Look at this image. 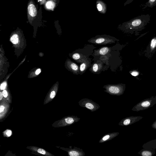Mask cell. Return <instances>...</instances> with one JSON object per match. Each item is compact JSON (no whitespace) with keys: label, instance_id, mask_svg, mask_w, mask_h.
Wrapping results in <instances>:
<instances>
[{"label":"cell","instance_id":"obj_1","mask_svg":"<svg viewBox=\"0 0 156 156\" xmlns=\"http://www.w3.org/2000/svg\"><path fill=\"white\" fill-rule=\"evenodd\" d=\"M150 17L151 16L149 14H142L122 23L119 27L125 32L132 34L135 33L137 35L139 32L144 30L145 26L149 23Z\"/></svg>","mask_w":156,"mask_h":156},{"label":"cell","instance_id":"obj_2","mask_svg":"<svg viewBox=\"0 0 156 156\" xmlns=\"http://www.w3.org/2000/svg\"><path fill=\"white\" fill-rule=\"evenodd\" d=\"M104 91L112 95L120 96L122 95L125 89V84L122 83L117 84H107L104 86Z\"/></svg>","mask_w":156,"mask_h":156},{"label":"cell","instance_id":"obj_3","mask_svg":"<svg viewBox=\"0 0 156 156\" xmlns=\"http://www.w3.org/2000/svg\"><path fill=\"white\" fill-rule=\"evenodd\" d=\"M156 104V98L155 96H152L138 103L133 107L132 110L136 112L145 110L153 107Z\"/></svg>","mask_w":156,"mask_h":156},{"label":"cell","instance_id":"obj_4","mask_svg":"<svg viewBox=\"0 0 156 156\" xmlns=\"http://www.w3.org/2000/svg\"><path fill=\"white\" fill-rule=\"evenodd\" d=\"M116 40H118L109 35H97L88 40V41L90 43L97 44L105 45L115 43Z\"/></svg>","mask_w":156,"mask_h":156},{"label":"cell","instance_id":"obj_5","mask_svg":"<svg viewBox=\"0 0 156 156\" xmlns=\"http://www.w3.org/2000/svg\"><path fill=\"white\" fill-rule=\"evenodd\" d=\"M79 105L82 107L86 108L92 112L96 111L100 108V106L92 100L84 98L80 100L79 102Z\"/></svg>","mask_w":156,"mask_h":156},{"label":"cell","instance_id":"obj_6","mask_svg":"<svg viewBox=\"0 0 156 156\" xmlns=\"http://www.w3.org/2000/svg\"><path fill=\"white\" fill-rule=\"evenodd\" d=\"M143 117L140 116H131L124 118L119 122V125L122 126L132 125L141 119Z\"/></svg>","mask_w":156,"mask_h":156},{"label":"cell","instance_id":"obj_7","mask_svg":"<svg viewBox=\"0 0 156 156\" xmlns=\"http://www.w3.org/2000/svg\"><path fill=\"white\" fill-rule=\"evenodd\" d=\"M68 154L69 156H84L85 153L82 149L76 147H74L67 150Z\"/></svg>","mask_w":156,"mask_h":156},{"label":"cell","instance_id":"obj_8","mask_svg":"<svg viewBox=\"0 0 156 156\" xmlns=\"http://www.w3.org/2000/svg\"><path fill=\"white\" fill-rule=\"evenodd\" d=\"M156 50V37H153L146 49V54L148 56L154 54Z\"/></svg>","mask_w":156,"mask_h":156},{"label":"cell","instance_id":"obj_9","mask_svg":"<svg viewBox=\"0 0 156 156\" xmlns=\"http://www.w3.org/2000/svg\"><path fill=\"white\" fill-rule=\"evenodd\" d=\"M119 134L118 132L108 133L104 135L99 141V143H103L111 140L117 136Z\"/></svg>","mask_w":156,"mask_h":156},{"label":"cell","instance_id":"obj_10","mask_svg":"<svg viewBox=\"0 0 156 156\" xmlns=\"http://www.w3.org/2000/svg\"><path fill=\"white\" fill-rule=\"evenodd\" d=\"M96 6L98 11L101 13L105 14L107 11V5L103 1L97 0L96 2Z\"/></svg>","mask_w":156,"mask_h":156},{"label":"cell","instance_id":"obj_11","mask_svg":"<svg viewBox=\"0 0 156 156\" xmlns=\"http://www.w3.org/2000/svg\"><path fill=\"white\" fill-rule=\"evenodd\" d=\"M155 149L144 148L138 153L141 156H152L155 154Z\"/></svg>","mask_w":156,"mask_h":156},{"label":"cell","instance_id":"obj_12","mask_svg":"<svg viewBox=\"0 0 156 156\" xmlns=\"http://www.w3.org/2000/svg\"><path fill=\"white\" fill-rule=\"evenodd\" d=\"M67 64L69 69L74 74L78 75L79 74L80 67L76 64L71 61H68Z\"/></svg>","mask_w":156,"mask_h":156},{"label":"cell","instance_id":"obj_13","mask_svg":"<svg viewBox=\"0 0 156 156\" xmlns=\"http://www.w3.org/2000/svg\"><path fill=\"white\" fill-rule=\"evenodd\" d=\"M110 51L111 48L109 47H103L94 50V54L95 55H105L110 52Z\"/></svg>","mask_w":156,"mask_h":156},{"label":"cell","instance_id":"obj_14","mask_svg":"<svg viewBox=\"0 0 156 156\" xmlns=\"http://www.w3.org/2000/svg\"><path fill=\"white\" fill-rule=\"evenodd\" d=\"M72 58L78 63H81L87 59L85 56L78 53H75L72 55Z\"/></svg>","mask_w":156,"mask_h":156},{"label":"cell","instance_id":"obj_15","mask_svg":"<svg viewBox=\"0 0 156 156\" xmlns=\"http://www.w3.org/2000/svg\"><path fill=\"white\" fill-rule=\"evenodd\" d=\"M81 63L80 67L79 74L80 75H82L85 72L88 68L89 66V62L86 59Z\"/></svg>","mask_w":156,"mask_h":156},{"label":"cell","instance_id":"obj_16","mask_svg":"<svg viewBox=\"0 0 156 156\" xmlns=\"http://www.w3.org/2000/svg\"><path fill=\"white\" fill-rule=\"evenodd\" d=\"M102 68V64L100 63H93L90 68V71L94 73H96L101 70Z\"/></svg>","mask_w":156,"mask_h":156},{"label":"cell","instance_id":"obj_17","mask_svg":"<svg viewBox=\"0 0 156 156\" xmlns=\"http://www.w3.org/2000/svg\"><path fill=\"white\" fill-rule=\"evenodd\" d=\"M142 147L144 148L156 149V139L151 140L143 144Z\"/></svg>","mask_w":156,"mask_h":156},{"label":"cell","instance_id":"obj_18","mask_svg":"<svg viewBox=\"0 0 156 156\" xmlns=\"http://www.w3.org/2000/svg\"><path fill=\"white\" fill-rule=\"evenodd\" d=\"M28 10L29 15L32 17L36 16L37 10L35 5L33 4H30L28 7Z\"/></svg>","mask_w":156,"mask_h":156},{"label":"cell","instance_id":"obj_19","mask_svg":"<svg viewBox=\"0 0 156 156\" xmlns=\"http://www.w3.org/2000/svg\"><path fill=\"white\" fill-rule=\"evenodd\" d=\"M156 5V0H148L144 5L142 9H144L147 7L152 8Z\"/></svg>","mask_w":156,"mask_h":156},{"label":"cell","instance_id":"obj_20","mask_svg":"<svg viewBox=\"0 0 156 156\" xmlns=\"http://www.w3.org/2000/svg\"><path fill=\"white\" fill-rule=\"evenodd\" d=\"M10 40L13 44H17L19 41V38L18 35L17 34L13 35L11 37Z\"/></svg>","mask_w":156,"mask_h":156},{"label":"cell","instance_id":"obj_21","mask_svg":"<svg viewBox=\"0 0 156 156\" xmlns=\"http://www.w3.org/2000/svg\"><path fill=\"white\" fill-rule=\"evenodd\" d=\"M54 5V3L51 1H49L46 4V6L47 8L49 9H51L53 8Z\"/></svg>","mask_w":156,"mask_h":156},{"label":"cell","instance_id":"obj_22","mask_svg":"<svg viewBox=\"0 0 156 156\" xmlns=\"http://www.w3.org/2000/svg\"><path fill=\"white\" fill-rule=\"evenodd\" d=\"M37 152L42 154H45L46 153V151L44 149L41 148H39L37 150Z\"/></svg>","mask_w":156,"mask_h":156},{"label":"cell","instance_id":"obj_23","mask_svg":"<svg viewBox=\"0 0 156 156\" xmlns=\"http://www.w3.org/2000/svg\"><path fill=\"white\" fill-rule=\"evenodd\" d=\"M130 73L132 75L134 76H136L139 74V73L138 72L135 70L130 72Z\"/></svg>","mask_w":156,"mask_h":156},{"label":"cell","instance_id":"obj_24","mask_svg":"<svg viewBox=\"0 0 156 156\" xmlns=\"http://www.w3.org/2000/svg\"><path fill=\"white\" fill-rule=\"evenodd\" d=\"M6 85V83L5 82L2 83L0 86V89L1 90H3L5 89Z\"/></svg>","mask_w":156,"mask_h":156},{"label":"cell","instance_id":"obj_25","mask_svg":"<svg viewBox=\"0 0 156 156\" xmlns=\"http://www.w3.org/2000/svg\"><path fill=\"white\" fill-rule=\"evenodd\" d=\"M55 92L54 91H52L50 94V97L51 99L53 98L55 95Z\"/></svg>","mask_w":156,"mask_h":156},{"label":"cell","instance_id":"obj_26","mask_svg":"<svg viewBox=\"0 0 156 156\" xmlns=\"http://www.w3.org/2000/svg\"><path fill=\"white\" fill-rule=\"evenodd\" d=\"M133 0H127L124 3V6H126V5L130 3Z\"/></svg>","mask_w":156,"mask_h":156},{"label":"cell","instance_id":"obj_27","mask_svg":"<svg viewBox=\"0 0 156 156\" xmlns=\"http://www.w3.org/2000/svg\"><path fill=\"white\" fill-rule=\"evenodd\" d=\"M2 94L4 98H6L8 96V94L7 91L5 90H4L2 92Z\"/></svg>","mask_w":156,"mask_h":156},{"label":"cell","instance_id":"obj_28","mask_svg":"<svg viewBox=\"0 0 156 156\" xmlns=\"http://www.w3.org/2000/svg\"><path fill=\"white\" fill-rule=\"evenodd\" d=\"M152 127L156 129V120H155L151 125Z\"/></svg>","mask_w":156,"mask_h":156},{"label":"cell","instance_id":"obj_29","mask_svg":"<svg viewBox=\"0 0 156 156\" xmlns=\"http://www.w3.org/2000/svg\"><path fill=\"white\" fill-rule=\"evenodd\" d=\"M12 134V132L10 130H8L6 132V135L9 136H11Z\"/></svg>","mask_w":156,"mask_h":156},{"label":"cell","instance_id":"obj_30","mask_svg":"<svg viewBox=\"0 0 156 156\" xmlns=\"http://www.w3.org/2000/svg\"><path fill=\"white\" fill-rule=\"evenodd\" d=\"M4 108L5 107L3 105H1L0 106V112L1 113L3 112Z\"/></svg>","mask_w":156,"mask_h":156},{"label":"cell","instance_id":"obj_31","mask_svg":"<svg viewBox=\"0 0 156 156\" xmlns=\"http://www.w3.org/2000/svg\"><path fill=\"white\" fill-rule=\"evenodd\" d=\"M41 72V69H38L36 70L35 72V74L36 75H38Z\"/></svg>","mask_w":156,"mask_h":156},{"label":"cell","instance_id":"obj_32","mask_svg":"<svg viewBox=\"0 0 156 156\" xmlns=\"http://www.w3.org/2000/svg\"><path fill=\"white\" fill-rule=\"evenodd\" d=\"M3 95L2 94V93L1 92H0V100H1L2 99V98H3Z\"/></svg>","mask_w":156,"mask_h":156},{"label":"cell","instance_id":"obj_33","mask_svg":"<svg viewBox=\"0 0 156 156\" xmlns=\"http://www.w3.org/2000/svg\"><path fill=\"white\" fill-rule=\"evenodd\" d=\"M155 98H156V96H155Z\"/></svg>","mask_w":156,"mask_h":156}]
</instances>
